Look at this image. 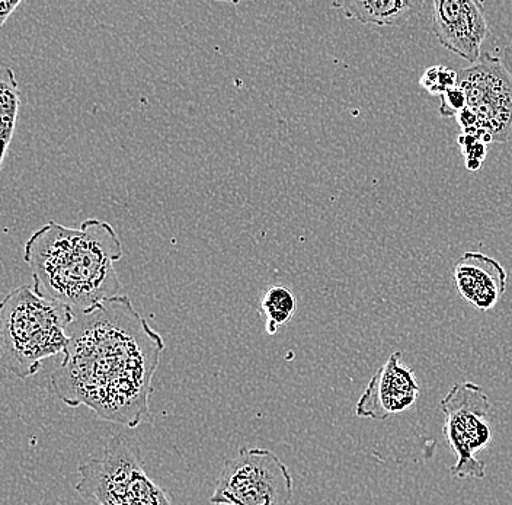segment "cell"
Here are the masks:
<instances>
[{
  "mask_svg": "<svg viewBox=\"0 0 512 505\" xmlns=\"http://www.w3.org/2000/svg\"><path fill=\"white\" fill-rule=\"evenodd\" d=\"M432 31L438 43L457 56L479 62L480 47L489 35L485 8L478 0H435Z\"/></svg>",
  "mask_w": 512,
  "mask_h": 505,
  "instance_id": "8",
  "label": "cell"
},
{
  "mask_svg": "<svg viewBox=\"0 0 512 505\" xmlns=\"http://www.w3.org/2000/svg\"><path fill=\"white\" fill-rule=\"evenodd\" d=\"M502 63H504L505 69H507L512 76V43L505 47Z\"/></svg>",
  "mask_w": 512,
  "mask_h": 505,
  "instance_id": "18",
  "label": "cell"
},
{
  "mask_svg": "<svg viewBox=\"0 0 512 505\" xmlns=\"http://www.w3.org/2000/svg\"><path fill=\"white\" fill-rule=\"evenodd\" d=\"M123 254L110 223L86 219L78 229L48 222L28 239L24 261L37 294L83 312L120 296L117 262Z\"/></svg>",
  "mask_w": 512,
  "mask_h": 505,
  "instance_id": "2",
  "label": "cell"
},
{
  "mask_svg": "<svg viewBox=\"0 0 512 505\" xmlns=\"http://www.w3.org/2000/svg\"><path fill=\"white\" fill-rule=\"evenodd\" d=\"M297 309V299L286 286H272L261 299V310L265 316V332L275 335L287 324Z\"/></svg>",
  "mask_w": 512,
  "mask_h": 505,
  "instance_id": "13",
  "label": "cell"
},
{
  "mask_svg": "<svg viewBox=\"0 0 512 505\" xmlns=\"http://www.w3.org/2000/svg\"><path fill=\"white\" fill-rule=\"evenodd\" d=\"M400 357L402 354L399 351L393 353L371 377L355 407L358 418L383 421L414 407L421 395V388L416 382L414 370L400 363Z\"/></svg>",
  "mask_w": 512,
  "mask_h": 505,
  "instance_id": "9",
  "label": "cell"
},
{
  "mask_svg": "<svg viewBox=\"0 0 512 505\" xmlns=\"http://www.w3.org/2000/svg\"><path fill=\"white\" fill-rule=\"evenodd\" d=\"M75 310L51 302L30 286H21L3 299L0 308V363L19 377L37 375L44 361L66 353Z\"/></svg>",
  "mask_w": 512,
  "mask_h": 505,
  "instance_id": "3",
  "label": "cell"
},
{
  "mask_svg": "<svg viewBox=\"0 0 512 505\" xmlns=\"http://www.w3.org/2000/svg\"><path fill=\"white\" fill-rule=\"evenodd\" d=\"M165 343L130 297L75 312L62 364L50 392L70 408L86 407L101 420L139 427L149 414L152 380Z\"/></svg>",
  "mask_w": 512,
  "mask_h": 505,
  "instance_id": "1",
  "label": "cell"
},
{
  "mask_svg": "<svg viewBox=\"0 0 512 505\" xmlns=\"http://www.w3.org/2000/svg\"><path fill=\"white\" fill-rule=\"evenodd\" d=\"M441 117H457L467 108V97L459 85L451 88L446 94L441 95Z\"/></svg>",
  "mask_w": 512,
  "mask_h": 505,
  "instance_id": "16",
  "label": "cell"
},
{
  "mask_svg": "<svg viewBox=\"0 0 512 505\" xmlns=\"http://www.w3.org/2000/svg\"><path fill=\"white\" fill-rule=\"evenodd\" d=\"M457 81H459V73L456 70L446 66H432L425 70L419 83L431 95L441 97L451 88L457 86Z\"/></svg>",
  "mask_w": 512,
  "mask_h": 505,
  "instance_id": "14",
  "label": "cell"
},
{
  "mask_svg": "<svg viewBox=\"0 0 512 505\" xmlns=\"http://www.w3.org/2000/svg\"><path fill=\"white\" fill-rule=\"evenodd\" d=\"M76 492L99 505H174L171 492L152 481L144 469L139 443L117 434L105 446L104 456L79 466Z\"/></svg>",
  "mask_w": 512,
  "mask_h": 505,
  "instance_id": "4",
  "label": "cell"
},
{
  "mask_svg": "<svg viewBox=\"0 0 512 505\" xmlns=\"http://www.w3.org/2000/svg\"><path fill=\"white\" fill-rule=\"evenodd\" d=\"M453 277L457 292L482 312L494 309L507 290L505 268L480 252H466L454 264Z\"/></svg>",
  "mask_w": 512,
  "mask_h": 505,
  "instance_id": "10",
  "label": "cell"
},
{
  "mask_svg": "<svg viewBox=\"0 0 512 505\" xmlns=\"http://www.w3.org/2000/svg\"><path fill=\"white\" fill-rule=\"evenodd\" d=\"M21 108V92L16 81L14 70L3 66L0 72V140L3 143L0 166L5 165L6 155L14 139L16 123Z\"/></svg>",
  "mask_w": 512,
  "mask_h": 505,
  "instance_id": "12",
  "label": "cell"
},
{
  "mask_svg": "<svg viewBox=\"0 0 512 505\" xmlns=\"http://www.w3.org/2000/svg\"><path fill=\"white\" fill-rule=\"evenodd\" d=\"M440 408L446 417L444 437L457 457L451 475L459 479L485 478V462L476 455L491 444L494 436L489 423L492 404L488 395L475 383H456L440 402Z\"/></svg>",
  "mask_w": 512,
  "mask_h": 505,
  "instance_id": "6",
  "label": "cell"
},
{
  "mask_svg": "<svg viewBox=\"0 0 512 505\" xmlns=\"http://www.w3.org/2000/svg\"><path fill=\"white\" fill-rule=\"evenodd\" d=\"M460 146H462L464 156H466V168L470 171H478L482 168V163L485 161L486 145L475 136L470 134H463L459 137Z\"/></svg>",
  "mask_w": 512,
  "mask_h": 505,
  "instance_id": "15",
  "label": "cell"
},
{
  "mask_svg": "<svg viewBox=\"0 0 512 505\" xmlns=\"http://www.w3.org/2000/svg\"><path fill=\"white\" fill-rule=\"evenodd\" d=\"M293 498V478L286 463L268 449L242 447L226 460L213 505H288Z\"/></svg>",
  "mask_w": 512,
  "mask_h": 505,
  "instance_id": "5",
  "label": "cell"
},
{
  "mask_svg": "<svg viewBox=\"0 0 512 505\" xmlns=\"http://www.w3.org/2000/svg\"><path fill=\"white\" fill-rule=\"evenodd\" d=\"M21 0H0V27H5L8 18L21 6Z\"/></svg>",
  "mask_w": 512,
  "mask_h": 505,
  "instance_id": "17",
  "label": "cell"
},
{
  "mask_svg": "<svg viewBox=\"0 0 512 505\" xmlns=\"http://www.w3.org/2000/svg\"><path fill=\"white\" fill-rule=\"evenodd\" d=\"M457 85L478 126L470 136L480 142L504 143L512 134V76L502 60L485 53L479 62L460 70Z\"/></svg>",
  "mask_w": 512,
  "mask_h": 505,
  "instance_id": "7",
  "label": "cell"
},
{
  "mask_svg": "<svg viewBox=\"0 0 512 505\" xmlns=\"http://www.w3.org/2000/svg\"><path fill=\"white\" fill-rule=\"evenodd\" d=\"M345 18L355 19L361 24L379 27H400L421 8L418 0H360V2H334Z\"/></svg>",
  "mask_w": 512,
  "mask_h": 505,
  "instance_id": "11",
  "label": "cell"
}]
</instances>
